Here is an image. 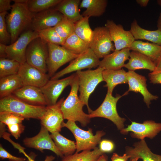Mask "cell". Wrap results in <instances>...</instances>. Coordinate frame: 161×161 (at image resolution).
Instances as JSON below:
<instances>
[{
    "label": "cell",
    "mask_w": 161,
    "mask_h": 161,
    "mask_svg": "<svg viewBox=\"0 0 161 161\" xmlns=\"http://www.w3.org/2000/svg\"><path fill=\"white\" fill-rule=\"evenodd\" d=\"M70 93L63 101L61 107L64 119L73 122H79L83 127L86 126L90 121L89 114L83 110L85 105L78 96V79L75 73L74 80L70 85Z\"/></svg>",
    "instance_id": "cell-1"
},
{
    "label": "cell",
    "mask_w": 161,
    "mask_h": 161,
    "mask_svg": "<svg viewBox=\"0 0 161 161\" xmlns=\"http://www.w3.org/2000/svg\"><path fill=\"white\" fill-rule=\"evenodd\" d=\"M34 14L30 11L26 4L14 3L12 5L10 13L6 16L11 44L17 40L24 30L30 27Z\"/></svg>",
    "instance_id": "cell-2"
},
{
    "label": "cell",
    "mask_w": 161,
    "mask_h": 161,
    "mask_svg": "<svg viewBox=\"0 0 161 161\" xmlns=\"http://www.w3.org/2000/svg\"><path fill=\"white\" fill-rule=\"evenodd\" d=\"M46 106L30 105L12 95L0 100V112L14 113L27 119L32 118L40 120L45 112Z\"/></svg>",
    "instance_id": "cell-3"
},
{
    "label": "cell",
    "mask_w": 161,
    "mask_h": 161,
    "mask_svg": "<svg viewBox=\"0 0 161 161\" xmlns=\"http://www.w3.org/2000/svg\"><path fill=\"white\" fill-rule=\"evenodd\" d=\"M102 68L98 67L94 70L78 71L76 74L78 79L79 98L87 107L89 114L92 110L88 105L89 98L98 85L104 81Z\"/></svg>",
    "instance_id": "cell-4"
},
{
    "label": "cell",
    "mask_w": 161,
    "mask_h": 161,
    "mask_svg": "<svg viewBox=\"0 0 161 161\" xmlns=\"http://www.w3.org/2000/svg\"><path fill=\"white\" fill-rule=\"evenodd\" d=\"M62 127L67 128L74 135L76 140V152L93 150L105 134L103 131H98L94 135L91 128L87 131L83 130L79 128L75 122L70 120H67L66 123L64 122Z\"/></svg>",
    "instance_id": "cell-5"
},
{
    "label": "cell",
    "mask_w": 161,
    "mask_h": 161,
    "mask_svg": "<svg viewBox=\"0 0 161 161\" xmlns=\"http://www.w3.org/2000/svg\"><path fill=\"white\" fill-rule=\"evenodd\" d=\"M128 93L127 91L122 95L117 94L115 97H114L112 94L107 92L101 105L96 110L92 111L89 114L90 118L101 117L106 118L112 121L118 129H123L124 127V123L126 119L119 116L117 110V103L122 97Z\"/></svg>",
    "instance_id": "cell-6"
},
{
    "label": "cell",
    "mask_w": 161,
    "mask_h": 161,
    "mask_svg": "<svg viewBox=\"0 0 161 161\" xmlns=\"http://www.w3.org/2000/svg\"><path fill=\"white\" fill-rule=\"evenodd\" d=\"M48 55L47 43L38 37L32 40L27 46L26 62L47 73L48 72L47 62Z\"/></svg>",
    "instance_id": "cell-7"
},
{
    "label": "cell",
    "mask_w": 161,
    "mask_h": 161,
    "mask_svg": "<svg viewBox=\"0 0 161 161\" xmlns=\"http://www.w3.org/2000/svg\"><path fill=\"white\" fill-rule=\"evenodd\" d=\"M48 55L47 64L48 74L51 78L61 67L72 61L79 55L75 53L62 46L47 43Z\"/></svg>",
    "instance_id": "cell-8"
},
{
    "label": "cell",
    "mask_w": 161,
    "mask_h": 161,
    "mask_svg": "<svg viewBox=\"0 0 161 161\" xmlns=\"http://www.w3.org/2000/svg\"><path fill=\"white\" fill-rule=\"evenodd\" d=\"M38 37V32L31 29L22 33L14 43L6 45L5 52L7 58L15 60L21 64L26 62L27 46L32 40Z\"/></svg>",
    "instance_id": "cell-9"
},
{
    "label": "cell",
    "mask_w": 161,
    "mask_h": 161,
    "mask_svg": "<svg viewBox=\"0 0 161 161\" xmlns=\"http://www.w3.org/2000/svg\"><path fill=\"white\" fill-rule=\"evenodd\" d=\"M100 62L99 59L89 48L71 61L67 66L56 73L50 79H58L65 75L83 69L95 68L99 66Z\"/></svg>",
    "instance_id": "cell-10"
},
{
    "label": "cell",
    "mask_w": 161,
    "mask_h": 161,
    "mask_svg": "<svg viewBox=\"0 0 161 161\" xmlns=\"http://www.w3.org/2000/svg\"><path fill=\"white\" fill-rule=\"evenodd\" d=\"M109 31L106 27L95 28L89 44V48L99 59L103 58L115 50Z\"/></svg>",
    "instance_id": "cell-11"
},
{
    "label": "cell",
    "mask_w": 161,
    "mask_h": 161,
    "mask_svg": "<svg viewBox=\"0 0 161 161\" xmlns=\"http://www.w3.org/2000/svg\"><path fill=\"white\" fill-rule=\"evenodd\" d=\"M64 97L55 104L46 106L45 112L40 120L41 126L51 133L60 132L64 119L61 109Z\"/></svg>",
    "instance_id": "cell-12"
},
{
    "label": "cell",
    "mask_w": 161,
    "mask_h": 161,
    "mask_svg": "<svg viewBox=\"0 0 161 161\" xmlns=\"http://www.w3.org/2000/svg\"><path fill=\"white\" fill-rule=\"evenodd\" d=\"M49 132L41 125L39 133L32 137L24 138L23 140L24 144L27 147L36 149L42 153L44 150L51 151L58 156L63 158L64 156L56 146Z\"/></svg>",
    "instance_id": "cell-13"
},
{
    "label": "cell",
    "mask_w": 161,
    "mask_h": 161,
    "mask_svg": "<svg viewBox=\"0 0 161 161\" xmlns=\"http://www.w3.org/2000/svg\"><path fill=\"white\" fill-rule=\"evenodd\" d=\"M161 131V123H157L153 121L147 120L142 123L132 121L130 125L120 130L121 133L127 134L132 132L131 136L141 140L145 137L153 138Z\"/></svg>",
    "instance_id": "cell-14"
},
{
    "label": "cell",
    "mask_w": 161,
    "mask_h": 161,
    "mask_svg": "<svg viewBox=\"0 0 161 161\" xmlns=\"http://www.w3.org/2000/svg\"><path fill=\"white\" fill-rule=\"evenodd\" d=\"M75 73L61 79L50 80L41 88L46 99L47 106L55 104L64 89L72 83Z\"/></svg>",
    "instance_id": "cell-15"
},
{
    "label": "cell",
    "mask_w": 161,
    "mask_h": 161,
    "mask_svg": "<svg viewBox=\"0 0 161 161\" xmlns=\"http://www.w3.org/2000/svg\"><path fill=\"white\" fill-rule=\"evenodd\" d=\"M24 85L41 88L45 85L50 78L44 73L26 62L21 64L18 73Z\"/></svg>",
    "instance_id": "cell-16"
},
{
    "label": "cell",
    "mask_w": 161,
    "mask_h": 161,
    "mask_svg": "<svg viewBox=\"0 0 161 161\" xmlns=\"http://www.w3.org/2000/svg\"><path fill=\"white\" fill-rule=\"evenodd\" d=\"M105 27L114 43V51L129 48L135 40L130 30H125L121 25L117 24L112 20H107Z\"/></svg>",
    "instance_id": "cell-17"
},
{
    "label": "cell",
    "mask_w": 161,
    "mask_h": 161,
    "mask_svg": "<svg viewBox=\"0 0 161 161\" xmlns=\"http://www.w3.org/2000/svg\"><path fill=\"white\" fill-rule=\"evenodd\" d=\"M64 16L53 8L34 14L30 27L38 32L56 25Z\"/></svg>",
    "instance_id": "cell-18"
},
{
    "label": "cell",
    "mask_w": 161,
    "mask_h": 161,
    "mask_svg": "<svg viewBox=\"0 0 161 161\" xmlns=\"http://www.w3.org/2000/svg\"><path fill=\"white\" fill-rule=\"evenodd\" d=\"M126 76L129 88L127 92L133 91L140 93L143 97V101L148 107L151 103V101L157 100L158 97L152 94L147 88L146 78L138 74L134 71L126 72Z\"/></svg>",
    "instance_id": "cell-19"
},
{
    "label": "cell",
    "mask_w": 161,
    "mask_h": 161,
    "mask_svg": "<svg viewBox=\"0 0 161 161\" xmlns=\"http://www.w3.org/2000/svg\"><path fill=\"white\" fill-rule=\"evenodd\" d=\"M12 95L30 105L37 106H47L44 96L39 87L24 85L15 90Z\"/></svg>",
    "instance_id": "cell-20"
},
{
    "label": "cell",
    "mask_w": 161,
    "mask_h": 161,
    "mask_svg": "<svg viewBox=\"0 0 161 161\" xmlns=\"http://www.w3.org/2000/svg\"><path fill=\"white\" fill-rule=\"evenodd\" d=\"M129 48L114 51L100 61L98 67L104 69L119 70L124 67L125 62L129 60L130 54Z\"/></svg>",
    "instance_id": "cell-21"
},
{
    "label": "cell",
    "mask_w": 161,
    "mask_h": 161,
    "mask_svg": "<svg viewBox=\"0 0 161 161\" xmlns=\"http://www.w3.org/2000/svg\"><path fill=\"white\" fill-rule=\"evenodd\" d=\"M134 148H127L126 153L130 160L135 158L142 159L143 161H161V155L152 153L148 147L144 139L135 143Z\"/></svg>",
    "instance_id": "cell-22"
},
{
    "label": "cell",
    "mask_w": 161,
    "mask_h": 161,
    "mask_svg": "<svg viewBox=\"0 0 161 161\" xmlns=\"http://www.w3.org/2000/svg\"><path fill=\"white\" fill-rule=\"evenodd\" d=\"M129 60L124 66L129 71L145 69L152 72L156 68V64L149 57L136 51L130 52Z\"/></svg>",
    "instance_id": "cell-23"
},
{
    "label": "cell",
    "mask_w": 161,
    "mask_h": 161,
    "mask_svg": "<svg viewBox=\"0 0 161 161\" xmlns=\"http://www.w3.org/2000/svg\"><path fill=\"white\" fill-rule=\"evenodd\" d=\"M80 3V0H62L53 8L75 23L83 18L79 12Z\"/></svg>",
    "instance_id": "cell-24"
},
{
    "label": "cell",
    "mask_w": 161,
    "mask_h": 161,
    "mask_svg": "<svg viewBox=\"0 0 161 161\" xmlns=\"http://www.w3.org/2000/svg\"><path fill=\"white\" fill-rule=\"evenodd\" d=\"M129 48L149 57L156 65L161 54V46L140 40H135Z\"/></svg>",
    "instance_id": "cell-25"
},
{
    "label": "cell",
    "mask_w": 161,
    "mask_h": 161,
    "mask_svg": "<svg viewBox=\"0 0 161 161\" xmlns=\"http://www.w3.org/2000/svg\"><path fill=\"white\" fill-rule=\"evenodd\" d=\"M130 31L135 40H146L161 46V31L158 29L155 30L144 29L141 27L135 20L131 24Z\"/></svg>",
    "instance_id": "cell-26"
},
{
    "label": "cell",
    "mask_w": 161,
    "mask_h": 161,
    "mask_svg": "<svg viewBox=\"0 0 161 161\" xmlns=\"http://www.w3.org/2000/svg\"><path fill=\"white\" fill-rule=\"evenodd\" d=\"M103 76L104 81L106 83L104 87L107 88V92L111 94L116 86L128 83L126 72L123 69L116 70L104 69L103 72Z\"/></svg>",
    "instance_id": "cell-27"
},
{
    "label": "cell",
    "mask_w": 161,
    "mask_h": 161,
    "mask_svg": "<svg viewBox=\"0 0 161 161\" xmlns=\"http://www.w3.org/2000/svg\"><path fill=\"white\" fill-rule=\"evenodd\" d=\"M107 3L106 0H83L79 7L86 8L82 15L83 17H99L105 12Z\"/></svg>",
    "instance_id": "cell-28"
},
{
    "label": "cell",
    "mask_w": 161,
    "mask_h": 161,
    "mask_svg": "<svg viewBox=\"0 0 161 161\" xmlns=\"http://www.w3.org/2000/svg\"><path fill=\"white\" fill-rule=\"evenodd\" d=\"M23 86L18 74L0 78V98L12 95L16 90Z\"/></svg>",
    "instance_id": "cell-29"
},
{
    "label": "cell",
    "mask_w": 161,
    "mask_h": 161,
    "mask_svg": "<svg viewBox=\"0 0 161 161\" xmlns=\"http://www.w3.org/2000/svg\"><path fill=\"white\" fill-rule=\"evenodd\" d=\"M50 136L56 146L64 156L72 155L76 151L75 143L64 137L59 132L51 133Z\"/></svg>",
    "instance_id": "cell-30"
},
{
    "label": "cell",
    "mask_w": 161,
    "mask_h": 161,
    "mask_svg": "<svg viewBox=\"0 0 161 161\" xmlns=\"http://www.w3.org/2000/svg\"><path fill=\"white\" fill-rule=\"evenodd\" d=\"M65 49L78 55H80L88 50L89 45L78 37L75 33L65 40L62 46Z\"/></svg>",
    "instance_id": "cell-31"
},
{
    "label": "cell",
    "mask_w": 161,
    "mask_h": 161,
    "mask_svg": "<svg viewBox=\"0 0 161 161\" xmlns=\"http://www.w3.org/2000/svg\"><path fill=\"white\" fill-rule=\"evenodd\" d=\"M98 147L91 150L83 151L81 152L65 156L61 161H96L101 155L104 154Z\"/></svg>",
    "instance_id": "cell-32"
},
{
    "label": "cell",
    "mask_w": 161,
    "mask_h": 161,
    "mask_svg": "<svg viewBox=\"0 0 161 161\" xmlns=\"http://www.w3.org/2000/svg\"><path fill=\"white\" fill-rule=\"evenodd\" d=\"M88 17L83 18L75 23V33L80 38L89 45L91 41L93 30L89 24Z\"/></svg>",
    "instance_id": "cell-33"
},
{
    "label": "cell",
    "mask_w": 161,
    "mask_h": 161,
    "mask_svg": "<svg viewBox=\"0 0 161 161\" xmlns=\"http://www.w3.org/2000/svg\"><path fill=\"white\" fill-rule=\"evenodd\" d=\"M62 0H27V5L30 11L35 13L53 8Z\"/></svg>",
    "instance_id": "cell-34"
},
{
    "label": "cell",
    "mask_w": 161,
    "mask_h": 161,
    "mask_svg": "<svg viewBox=\"0 0 161 161\" xmlns=\"http://www.w3.org/2000/svg\"><path fill=\"white\" fill-rule=\"evenodd\" d=\"M21 64L8 58H0V78L18 74Z\"/></svg>",
    "instance_id": "cell-35"
},
{
    "label": "cell",
    "mask_w": 161,
    "mask_h": 161,
    "mask_svg": "<svg viewBox=\"0 0 161 161\" xmlns=\"http://www.w3.org/2000/svg\"><path fill=\"white\" fill-rule=\"evenodd\" d=\"M54 28L59 35L65 40L75 32V23L64 16Z\"/></svg>",
    "instance_id": "cell-36"
},
{
    "label": "cell",
    "mask_w": 161,
    "mask_h": 161,
    "mask_svg": "<svg viewBox=\"0 0 161 161\" xmlns=\"http://www.w3.org/2000/svg\"><path fill=\"white\" fill-rule=\"evenodd\" d=\"M39 37L47 43L62 46L65 40L61 38L56 32L54 27L37 32Z\"/></svg>",
    "instance_id": "cell-37"
},
{
    "label": "cell",
    "mask_w": 161,
    "mask_h": 161,
    "mask_svg": "<svg viewBox=\"0 0 161 161\" xmlns=\"http://www.w3.org/2000/svg\"><path fill=\"white\" fill-rule=\"evenodd\" d=\"M25 118L21 116L11 112H0V123L7 126L18 123H22Z\"/></svg>",
    "instance_id": "cell-38"
},
{
    "label": "cell",
    "mask_w": 161,
    "mask_h": 161,
    "mask_svg": "<svg viewBox=\"0 0 161 161\" xmlns=\"http://www.w3.org/2000/svg\"><path fill=\"white\" fill-rule=\"evenodd\" d=\"M7 12L0 13V43L7 45L10 41V35L8 31L6 16Z\"/></svg>",
    "instance_id": "cell-39"
},
{
    "label": "cell",
    "mask_w": 161,
    "mask_h": 161,
    "mask_svg": "<svg viewBox=\"0 0 161 161\" xmlns=\"http://www.w3.org/2000/svg\"><path fill=\"white\" fill-rule=\"evenodd\" d=\"M8 131L16 139H18L24 132L25 126L22 123H18L8 125Z\"/></svg>",
    "instance_id": "cell-40"
},
{
    "label": "cell",
    "mask_w": 161,
    "mask_h": 161,
    "mask_svg": "<svg viewBox=\"0 0 161 161\" xmlns=\"http://www.w3.org/2000/svg\"><path fill=\"white\" fill-rule=\"evenodd\" d=\"M0 158L2 160L8 159L10 161H26L25 158L14 156L10 154L2 147L0 145Z\"/></svg>",
    "instance_id": "cell-41"
},
{
    "label": "cell",
    "mask_w": 161,
    "mask_h": 161,
    "mask_svg": "<svg viewBox=\"0 0 161 161\" xmlns=\"http://www.w3.org/2000/svg\"><path fill=\"white\" fill-rule=\"evenodd\" d=\"M99 149L104 154L112 151L114 148V143L111 141L103 140L99 143Z\"/></svg>",
    "instance_id": "cell-42"
},
{
    "label": "cell",
    "mask_w": 161,
    "mask_h": 161,
    "mask_svg": "<svg viewBox=\"0 0 161 161\" xmlns=\"http://www.w3.org/2000/svg\"><path fill=\"white\" fill-rule=\"evenodd\" d=\"M148 77L151 83L161 84V70L151 72L148 74Z\"/></svg>",
    "instance_id": "cell-43"
},
{
    "label": "cell",
    "mask_w": 161,
    "mask_h": 161,
    "mask_svg": "<svg viewBox=\"0 0 161 161\" xmlns=\"http://www.w3.org/2000/svg\"><path fill=\"white\" fill-rule=\"evenodd\" d=\"M10 0H0V13L7 12V11L11 10L12 5Z\"/></svg>",
    "instance_id": "cell-44"
},
{
    "label": "cell",
    "mask_w": 161,
    "mask_h": 161,
    "mask_svg": "<svg viewBox=\"0 0 161 161\" xmlns=\"http://www.w3.org/2000/svg\"><path fill=\"white\" fill-rule=\"evenodd\" d=\"M30 161H36L35 159L37 156L36 154L33 152H31L30 155H27L25 152L23 153ZM55 157L52 155H48L46 156L43 161H53Z\"/></svg>",
    "instance_id": "cell-45"
},
{
    "label": "cell",
    "mask_w": 161,
    "mask_h": 161,
    "mask_svg": "<svg viewBox=\"0 0 161 161\" xmlns=\"http://www.w3.org/2000/svg\"><path fill=\"white\" fill-rule=\"evenodd\" d=\"M129 158V156L126 153L124 154L122 156H120L116 153H114L111 160L112 161H127Z\"/></svg>",
    "instance_id": "cell-46"
},
{
    "label": "cell",
    "mask_w": 161,
    "mask_h": 161,
    "mask_svg": "<svg viewBox=\"0 0 161 161\" xmlns=\"http://www.w3.org/2000/svg\"><path fill=\"white\" fill-rule=\"evenodd\" d=\"M6 45L0 43V58H7L5 52Z\"/></svg>",
    "instance_id": "cell-47"
},
{
    "label": "cell",
    "mask_w": 161,
    "mask_h": 161,
    "mask_svg": "<svg viewBox=\"0 0 161 161\" xmlns=\"http://www.w3.org/2000/svg\"><path fill=\"white\" fill-rule=\"evenodd\" d=\"M137 3L142 7H145L147 6L149 1V0H137Z\"/></svg>",
    "instance_id": "cell-48"
},
{
    "label": "cell",
    "mask_w": 161,
    "mask_h": 161,
    "mask_svg": "<svg viewBox=\"0 0 161 161\" xmlns=\"http://www.w3.org/2000/svg\"><path fill=\"white\" fill-rule=\"evenodd\" d=\"M96 161H108V157L105 154L101 155Z\"/></svg>",
    "instance_id": "cell-49"
},
{
    "label": "cell",
    "mask_w": 161,
    "mask_h": 161,
    "mask_svg": "<svg viewBox=\"0 0 161 161\" xmlns=\"http://www.w3.org/2000/svg\"><path fill=\"white\" fill-rule=\"evenodd\" d=\"M161 70V54L160 58L156 64L155 70Z\"/></svg>",
    "instance_id": "cell-50"
},
{
    "label": "cell",
    "mask_w": 161,
    "mask_h": 161,
    "mask_svg": "<svg viewBox=\"0 0 161 161\" xmlns=\"http://www.w3.org/2000/svg\"><path fill=\"white\" fill-rule=\"evenodd\" d=\"M157 23L158 29L161 31V12L158 19Z\"/></svg>",
    "instance_id": "cell-51"
},
{
    "label": "cell",
    "mask_w": 161,
    "mask_h": 161,
    "mask_svg": "<svg viewBox=\"0 0 161 161\" xmlns=\"http://www.w3.org/2000/svg\"><path fill=\"white\" fill-rule=\"evenodd\" d=\"M12 1L14 3L26 4L27 0H13Z\"/></svg>",
    "instance_id": "cell-52"
},
{
    "label": "cell",
    "mask_w": 161,
    "mask_h": 161,
    "mask_svg": "<svg viewBox=\"0 0 161 161\" xmlns=\"http://www.w3.org/2000/svg\"><path fill=\"white\" fill-rule=\"evenodd\" d=\"M139 159L138 158H135L131 160H130V161H138Z\"/></svg>",
    "instance_id": "cell-53"
},
{
    "label": "cell",
    "mask_w": 161,
    "mask_h": 161,
    "mask_svg": "<svg viewBox=\"0 0 161 161\" xmlns=\"http://www.w3.org/2000/svg\"><path fill=\"white\" fill-rule=\"evenodd\" d=\"M157 3H158V4L161 6V0H158L157 1Z\"/></svg>",
    "instance_id": "cell-54"
},
{
    "label": "cell",
    "mask_w": 161,
    "mask_h": 161,
    "mask_svg": "<svg viewBox=\"0 0 161 161\" xmlns=\"http://www.w3.org/2000/svg\"><path fill=\"white\" fill-rule=\"evenodd\" d=\"M26 161H30L28 159H27V160Z\"/></svg>",
    "instance_id": "cell-55"
}]
</instances>
